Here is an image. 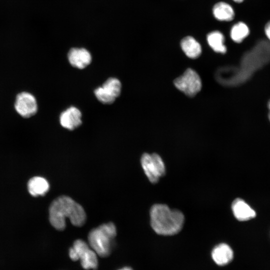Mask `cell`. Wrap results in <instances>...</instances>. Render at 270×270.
<instances>
[{"label":"cell","mask_w":270,"mask_h":270,"mask_svg":"<svg viewBox=\"0 0 270 270\" xmlns=\"http://www.w3.org/2000/svg\"><path fill=\"white\" fill-rule=\"evenodd\" d=\"M264 32L266 35L268 40L270 42V20L264 26Z\"/></svg>","instance_id":"18"},{"label":"cell","mask_w":270,"mask_h":270,"mask_svg":"<svg viewBox=\"0 0 270 270\" xmlns=\"http://www.w3.org/2000/svg\"><path fill=\"white\" fill-rule=\"evenodd\" d=\"M144 172L152 183L158 182L165 174V166L160 156L156 154H144L140 159Z\"/></svg>","instance_id":"5"},{"label":"cell","mask_w":270,"mask_h":270,"mask_svg":"<svg viewBox=\"0 0 270 270\" xmlns=\"http://www.w3.org/2000/svg\"><path fill=\"white\" fill-rule=\"evenodd\" d=\"M214 16L222 21H230L233 20L234 12L232 8L228 4L220 2L216 4L212 10Z\"/></svg>","instance_id":"15"},{"label":"cell","mask_w":270,"mask_h":270,"mask_svg":"<svg viewBox=\"0 0 270 270\" xmlns=\"http://www.w3.org/2000/svg\"><path fill=\"white\" fill-rule=\"evenodd\" d=\"M68 218L74 226H81L86 220V214L82 206L71 198L62 196L55 199L49 208L50 224L56 230H64Z\"/></svg>","instance_id":"1"},{"label":"cell","mask_w":270,"mask_h":270,"mask_svg":"<svg viewBox=\"0 0 270 270\" xmlns=\"http://www.w3.org/2000/svg\"><path fill=\"white\" fill-rule=\"evenodd\" d=\"M118 270H132V268H130V267H124L121 269H120Z\"/></svg>","instance_id":"19"},{"label":"cell","mask_w":270,"mask_h":270,"mask_svg":"<svg viewBox=\"0 0 270 270\" xmlns=\"http://www.w3.org/2000/svg\"><path fill=\"white\" fill-rule=\"evenodd\" d=\"M234 256L232 248L225 243L218 244L212 251L213 260L220 266H224L230 264Z\"/></svg>","instance_id":"11"},{"label":"cell","mask_w":270,"mask_h":270,"mask_svg":"<svg viewBox=\"0 0 270 270\" xmlns=\"http://www.w3.org/2000/svg\"><path fill=\"white\" fill-rule=\"evenodd\" d=\"M70 64L74 67L82 69L86 67L92 62V56L84 48H72L68 55Z\"/></svg>","instance_id":"10"},{"label":"cell","mask_w":270,"mask_h":270,"mask_svg":"<svg viewBox=\"0 0 270 270\" xmlns=\"http://www.w3.org/2000/svg\"><path fill=\"white\" fill-rule=\"evenodd\" d=\"M250 33L248 27L242 22L236 24L230 30L232 39L237 43L241 42Z\"/></svg>","instance_id":"17"},{"label":"cell","mask_w":270,"mask_h":270,"mask_svg":"<svg viewBox=\"0 0 270 270\" xmlns=\"http://www.w3.org/2000/svg\"><path fill=\"white\" fill-rule=\"evenodd\" d=\"M116 235V228L114 223L103 224L90 232L88 236V244L98 256H108Z\"/></svg>","instance_id":"3"},{"label":"cell","mask_w":270,"mask_h":270,"mask_svg":"<svg viewBox=\"0 0 270 270\" xmlns=\"http://www.w3.org/2000/svg\"><path fill=\"white\" fill-rule=\"evenodd\" d=\"M60 122L61 126L68 130H74L82 123V113L74 106H70L64 111L60 115Z\"/></svg>","instance_id":"9"},{"label":"cell","mask_w":270,"mask_h":270,"mask_svg":"<svg viewBox=\"0 0 270 270\" xmlns=\"http://www.w3.org/2000/svg\"><path fill=\"white\" fill-rule=\"evenodd\" d=\"M176 88L188 96H194L201 89L202 82L198 74L191 68L187 69L184 73L174 81Z\"/></svg>","instance_id":"6"},{"label":"cell","mask_w":270,"mask_h":270,"mask_svg":"<svg viewBox=\"0 0 270 270\" xmlns=\"http://www.w3.org/2000/svg\"><path fill=\"white\" fill-rule=\"evenodd\" d=\"M232 208L235 218L238 220H248L256 216L255 211L240 198L236 199L232 204Z\"/></svg>","instance_id":"12"},{"label":"cell","mask_w":270,"mask_h":270,"mask_svg":"<svg viewBox=\"0 0 270 270\" xmlns=\"http://www.w3.org/2000/svg\"><path fill=\"white\" fill-rule=\"evenodd\" d=\"M181 48L188 57L196 58L200 54L202 49L200 44L192 37L188 36L180 42Z\"/></svg>","instance_id":"14"},{"label":"cell","mask_w":270,"mask_h":270,"mask_svg":"<svg viewBox=\"0 0 270 270\" xmlns=\"http://www.w3.org/2000/svg\"><path fill=\"white\" fill-rule=\"evenodd\" d=\"M150 224L157 234L164 236L176 234L182 228L184 216L176 210L164 204H156L150 210Z\"/></svg>","instance_id":"2"},{"label":"cell","mask_w":270,"mask_h":270,"mask_svg":"<svg viewBox=\"0 0 270 270\" xmlns=\"http://www.w3.org/2000/svg\"><path fill=\"white\" fill-rule=\"evenodd\" d=\"M207 40L214 52L222 54L226 52V48L224 44V36L220 32L214 31L210 32L207 36Z\"/></svg>","instance_id":"16"},{"label":"cell","mask_w":270,"mask_h":270,"mask_svg":"<svg viewBox=\"0 0 270 270\" xmlns=\"http://www.w3.org/2000/svg\"><path fill=\"white\" fill-rule=\"evenodd\" d=\"M233 0L236 2L240 3L243 2L244 0Z\"/></svg>","instance_id":"20"},{"label":"cell","mask_w":270,"mask_h":270,"mask_svg":"<svg viewBox=\"0 0 270 270\" xmlns=\"http://www.w3.org/2000/svg\"><path fill=\"white\" fill-rule=\"evenodd\" d=\"M268 108L269 110L270 111V100H269V101L268 102Z\"/></svg>","instance_id":"21"},{"label":"cell","mask_w":270,"mask_h":270,"mask_svg":"<svg viewBox=\"0 0 270 270\" xmlns=\"http://www.w3.org/2000/svg\"><path fill=\"white\" fill-rule=\"evenodd\" d=\"M69 256L74 261L80 260L84 269L96 270L98 268V254L82 240L78 239L74 242L72 246L69 250Z\"/></svg>","instance_id":"4"},{"label":"cell","mask_w":270,"mask_h":270,"mask_svg":"<svg viewBox=\"0 0 270 270\" xmlns=\"http://www.w3.org/2000/svg\"><path fill=\"white\" fill-rule=\"evenodd\" d=\"M14 108L22 116L30 118L35 114L37 112L36 100L31 94L22 92L16 96Z\"/></svg>","instance_id":"8"},{"label":"cell","mask_w":270,"mask_h":270,"mask_svg":"<svg viewBox=\"0 0 270 270\" xmlns=\"http://www.w3.org/2000/svg\"><path fill=\"white\" fill-rule=\"evenodd\" d=\"M29 192L37 196L44 195L48 190L50 186L46 179L40 176H34L30 180L28 184Z\"/></svg>","instance_id":"13"},{"label":"cell","mask_w":270,"mask_h":270,"mask_svg":"<svg viewBox=\"0 0 270 270\" xmlns=\"http://www.w3.org/2000/svg\"><path fill=\"white\" fill-rule=\"evenodd\" d=\"M268 118H269V120H270V113L268 114Z\"/></svg>","instance_id":"22"},{"label":"cell","mask_w":270,"mask_h":270,"mask_svg":"<svg viewBox=\"0 0 270 270\" xmlns=\"http://www.w3.org/2000/svg\"><path fill=\"white\" fill-rule=\"evenodd\" d=\"M121 88L120 81L116 78H110L102 86L96 88L94 94L100 102L104 104H111L120 95Z\"/></svg>","instance_id":"7"}]
</instances>
